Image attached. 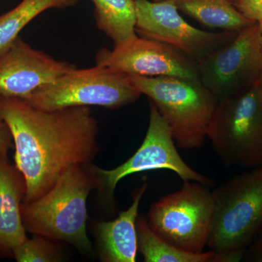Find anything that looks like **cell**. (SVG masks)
<instances>
[{
  "label": "cell",
  "instance_id": "16",
  "mask_svg": "<svg viewBox=\"0 0 262 262\" xmlns=\"http://www.w3.org/2000/svg\"><path fill=\"white\" fill-rule=\"evenodd\" d=\"M96 26L115 46L137 36L134 0H92Z\"/></svg>",
  "mask_w": 262,
  "mask_h": 262
},
{
  "label": "cell",
  "instance_id": "11",
  "mask_svg": "<svg viewBox=\"0 0 262 262\" xmlns=\"http://www.w3.org/2000/svg\"><path fill=\"white\" fill-rule=\"evenodd\" d=\"M96 63L128 76H163L200 82L195 61L164 43L138 35L111 51L100 50Z\"/></svg>",
  "mask_w": 262,
  "mask_h": 262
},
{
  "label": "cell",
  "instance_id": "5",
  "mask_svg": "<svg viewBox=\"0 0 262 262\" xmlns=\"http://www.w3.org/2000/svg\"><path fill=\"white\" fill-rule=\"evenodd\" d=\"M226 168L262 166V86L259 82L219 100L208 132Z\"/></svg>",
  "mask_w": 262,
  "mask_h": 262
},
{
  "label": "cell",
  "instance_id": "25",
  "mask_svg": "<svg viewBox=\"0 0 262 262\" xmlns=\"http://www.w3.org/2000/svg\"><path fill=\"white\" fill-rule=\"evenodd\" d=\"M258 82H260V84H261V86H262V73H261V77H260L259 80H258Z\"/></svg>",
  "mask_w": 262,
  "mask_h": 262
},
{
  "label": "cell",
  "instance_id": "19",
  "mask_svg": "<svg viewBox=\"0 0 262 262\" xmlns=\"http://www.w3.org/2000/svg\"><path fill=\"white\" fill-rule=\"evenodd\" d=\"M52 239L34 234L15 248L13 257L18 262H53L61 259L58 247Z\"/></svg>",
  "mask_w": 262,
  "mask_h": 262
},
{
  "label": "cell",
  "instance_id": "23",
  "mask_svg": "<svg viewBox=\"0 0 262 262\" xmlns=\"http://www.w3.org/2000/svg\"><path fill=\"white\" fill-rule=\"evenodd\" d=\"M258 27H259L260 34H261V39L262 42V20L261 21L258 22Z\"/></svg>",
  "mask_w": 262,
  "mask_h": 262
},
{
  "label": "cell",
  "instance_id": "15",
  "mask_svg": "<svg viewBox=\"0 0 262 262\" xmlns=\"http://www.w3.org/2000/svg\"><path fill=\"white\" fill-rule=\"evenodd\" d=\"M170 2L200 23L223 31H239L253 24L239 13L234 0H153Z\"/></svg>",
  "mask_w": 262,
  "mask_h": 262
},
{
  "label": "cell",
  "instance_id": "24",
  "mask_svg": "<svg viewBox=\"0 0 262 262\" xmlns=\"http://www.w3.org/2000/svg\"><path fill=\"white\" fill-rule=\"evenodd\" d=\"M257 237H262V227L261 230H260L259 233H258Z\"/></svg>",
  "mask_w": 262,
  "mask_h": 262
},
{
  "label": "cell",
  "instance_id": "7",
  "mask_svg": "<svg viewBox=\"0 0 262 262\" xmlns=\"http://www.w3.org/2000/svg\"><path fill=\"white\" fill-rule=\"evenodd\" d=\"M141 95L128 76L96 65L84 70L74 69L24 100L45 110L90 106L118 108L135 102Z\"/></svg>",
  "mask_w": 262,
  "mask_h": 262
},
{
  "label": "cell",
  "instance_id": "8",
  "mask_svg": "<svg viewBox=\"0 0 262 262\" xmlns=\"http://www.w3.org/2000/svg\"><path fill=\"white\" fill-rule=\"evenodd\" d=\"M196 63L200 82L218 101L256 83L262 73L258 23L241 29L228 44Z\"/></svg>",
  "mask_w": 262,
  "mask_h": 262
},
{
  "label": "cell",
  "instance_id": "4",
  "mask_svg": "<svg viewBox=\"0 0 262 262\" xmlns=\"http://www.w3.org/2000/svg\"><path fill=\"white\" fill-rule=\"evenodd\" d=\"M128 79L155 103L179 147L201 149L208 139L218 103L211 93L201 82L178 77L128 76Z\"/></svg>",
  "mask_w": 262,
  "mask_h": 262
},
{
  "label": "cell",
  "instance_id": "14",
  "mask_svg": "<svg viewBox=\"0 0 262 262\" xmlns=\"http://www.w3.org/2000/svg\"><path fill=\"white\" fill-rule=\"evenodd\" d=\"M147 189L146 179L136 189L133 203L115 220L101 222L96 232L99 244L100 258L105 262H135L138 251L136 220L141 198Z\"/></svg>",
  "mask_w": 262,
  "mask_h": 262
},
{
  "label": "cell",
  "instance_id": "10",
  "mask_svg": "<svg viewBox=\"0 0 262 262\" xmlns=\"http://www.w3.org/2000/svg\"><path fill=\"white\" fill-rule=\"evenodd\" d=\"M136 32L198 61L234 39L239 31L210 32L188 24L170 2L134 0Z\"/></svg>",
  "mask_w": 262,
  "mask_h": 262
},
{
  "label": "cell",
  "instance_id": "2",
  "mask_svg": "<svg viewBox=\"0 0 262 262\" xmlns=\"http://www.w3.org/2000/svg\"><path fill=\"white\" fill-rule=\"evenodd\" d=\"M72 165L42 196L24 202L22 220L27 232L52 241L68 243L84 253L92 252L88 237L87 199L98 185L92 165Z\"/></svg>",
  "mask_w": 262,
  "mask_h": 262
},
{
  "label": "cell",
  "instance_id": "17",
  "mask_svg": "<svg viewBox=\"0 0 262 262\" xmlns=\"http://www.w3.org/2000/svg\"><path fill=\"white\" fill-rule=\"evenodd\" d=\"M138 250L146 262H215L216 253H193L175 247L150 228L147 220H136Z\"/></svg>",
  "mask_w": 262,
  "mask_h": 262
},
{
  "label": "cell",
  "instance_id": "6",
  "mask_svg": "<svg viewBox=\"0 0 262 262\" xmlns=\"http://www.w3.org/2000/svg\"><path fill=\"white\" fill-rule=\"evenodd\" d=\"M214 216L212 192L200 183L184 181L177 192L150 207V228L175 247L193 253L204 252Z\"/></svg>",
  "mask_w": 262,
  "mask_h": 262
},
{
  "label": "cell",
  "instance_id": "1",
  "mask_svg": "<svg viewBox=\"0 0 262 262\" xmlns=\"http://www.w3.org/2000/svg\"><path fill=\"white\" fill-rule=\"evenodd\" d=\"M0 118L25 179L24 202L42 196L72 165H89L98 153L97 120L89 106L45 110L22 98L0 96Z\"/></svg>",
  "mask_w": 262,
  "mask_h": 262
},
{
  "label": "cell",
  "instance_id": "22",
  "mask_svg": "<svg viewBox=\"0 0 262 262\" xmlns=\"http://www.w3.org/2000/svg\"><path fill=\"white\" fill-rule=\"evenodd\" d=\"M244 261L262 262V237H257L246 250Z\"/></svg>",
  "mask_w": 262,
  "mask_h": 262
},
{
  "label": "cell",
  "instance_id": "13",
  "mask_svg": "<svg viewBox=\"0 0 262 262\" xmlns=\"http://www.w3.org/2000/svg\"><path fill=\"white\" fill-rule=\"evenodd\" d=\"M25 179L8 156L0 153V256L13 257L15 248L27 238L21 215Z\"/></svg>",
  "mask_w": 262,
  "mask_h": 262
},
{
  "label": "cell",
  "instance_id": "18",
  "mask_svg": "<svg viewBox=\"0 0 262 262\" xmlns=\"http://www.w3.org/2000/svg\"><path fill=\"white\" fill-rule=\"evenodd\" d=\"M79 0H22L20 4L0 16V56L19 38V34L32 20L51 8L63 9Z\"/></svg>",
  "mask_w": 262,
  "mask_h": 262
},
{
  "label": "cell",
  "instance_id": "12",
  "mask_svg": "<svg viewBox=\"0 0 262 262\" xmlns=\"http://www.w3.org/2000/svg\"><path fill=\"white\" fill-rule=\"evenodd\" d=\"M75 68L34 49L19 37L0 56V96L26 99L44 84Z\"/></svg>",
  "mask_w": 262,
  "mask_h": 262
},
{
  "label": "cell",
  "instance_id": "3",
  "mask_svg": "<svg viewBox=\"0 0 262 262\" xmlns=\"http://www.w3.org/2000/svg\"><path fill=\"white\" fill-rule=\"evenodd\" d=\"M212 192L214 216L207 247L217 262L244 259L262 227V166L234 176Z\"/></svg>",
  "mask_w": 262,
  "mask_h": 262
},
{
  "label": "cell",
  "instance_id": "9",
  "mask_svg": "<svg viewBox=\"0 0 262 262\" xmlns=\"http://www.w3.org/2000/svg\"><path fill=\"white\" fill-rule=\"evenodd\" d=\"M100 187L108 196H113L117 184L131 174L166 169L184 181L209 186L212 180L191 168L182 159L176 147L171 131L155 103L150 101L149 122L144 141L139 149L125 163L112 170L93 167Z\"/></svg>",
  "mask_w": 262,
  "mask_h": 262
},
{
  "label": "cell",
  "instance_id": "21",
  "mask_svg": "<svg viewBox=\"0 0 262 262\" xmlns=\"http://www.w3.org/2000/svg\"><path fill=\"white\" fill-rule=\"evenodd\" d=\"M14 148L13 138L8 125L0 118V153L8 156L10 149Z\"/></svg>",
  "mask_w": 262,
  "mask_h": 262
},
{
  "label": "cell",
  "instance_id": "20",
  "mask_svg": "<svg viewBox=\"0 0 262 262\" xmlns=\"http://www.w3.org/2000/svg\"><path fill=\"white\" fill-rule=\"evenodd\" d=\"M236 8L245 18L253 23L262 20V0H234Z\"/></svg>",
  "mask_w": 262,
  "mask_h": 262
}]
</instances>
